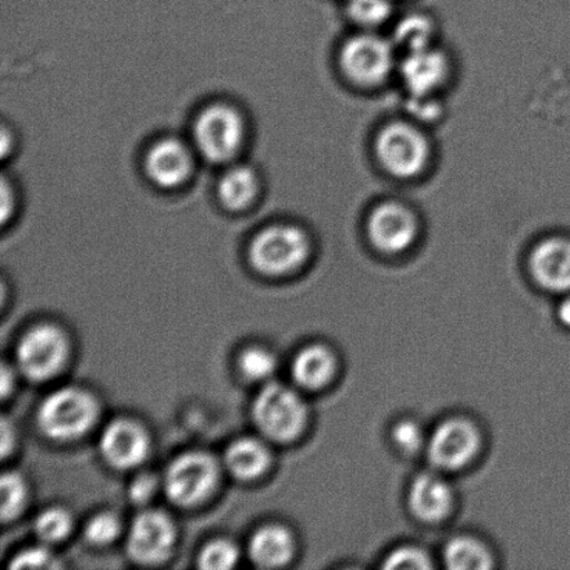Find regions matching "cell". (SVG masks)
Listing matches in <instances>:
<instances>
[{
  "label": "cell",
  "instance_id": "29",
  "mask_svg": "<svg viewBox=\"0 0 570 570\" xmlns=\"http://www.w3.org/2000/svg\"><path fill=\"white\" fill-rule=\"evenodd\" d=\"M239 552L232 541L216 540L199 554V568L209 570L232 569L238 562Z\"/></svg>",
  "mask_w": 570,
  "mask_h": 570
},
{
  "label": "cell",
  "instance_id": "18",
  "mask_svg": "<svg viewBox=\"0 0 570 570\" xmlns=\"http://www.w3.org/2000/svg\"><path fill=\"white\" fill-rule=\"evenodd\" d=\"M261 193L258 173L248 165L234 164L227 167L217 184V195L228 210L242 212L253 205Z\"/></svg>",
  "mask_w": 570,
  "mask_h": 570
},
{
  "label": "cell",
  "instance_id": "14",
  "mask_svg": "<svg viewBox=\"0 0 570 570\" xmlns=\"http://www.w3.org/2000/svg\"><path fill=\"white\" fill-rule=\"evenodd\" d=\"M530 273L550 293H570V242L550 237L535 245L529 259Z\"/></svg>",
  "mask_w": 570,
  "mask_h": 570
},
{
  "label": "cell",
  "instance_id": "36",
  "mask_svg": "<svg viewBox=\"0 0 570 570\" xmlns=\"http://www.w3.org/2000/svg\"><path fill=\"white\" fill-rule=\"evenodd\" d=\"M13 148V136L6 130V127L3 128L2 132V155L3 158H6V155H8V149Z\"/></svg>",
  "mask_w": 570,
  "mask_h": 570
},
{
  "label": "cell",
  "instance_id": "24",
  "mask_svg": "<svg viewBox=\"0 0 570 570\" xmlns=\"http://www.w3.org/2000/svg\"><path fill=\"white\" fill-rule=\"evenodd\" d=\"M352 20L366 28L384 24L393 14V0H350Z\"/></svg>",
  "mask_w": 570,
  "mask_h": 570
},
{
  "label": "cell",
  "instance_id": "1",
  "mask_svg": "<svg viewBox=\"0 0 570 570\" xmlns=\"http://www.w3.org/2000/svg\"><path fill=\"white\" fill-rule=\"evenodd\" d=\"M193 141L197 154L210 164H232L247 141V121L232 104H210L195 117Z\"/></svg>",
  "mask_w": 570,
  "mask_h": 570
},
{
  "label": "cell",
  "instance_id": "9",
  "mask_svg": "<svg viewBox=\"0 0 570 570\" xmlns=\"http://www.w3.org/2000/svg\"><path fill=\"white\" fill-rule=\"evenodd\" d=\"M214 458L205 452H187L176 458L166 471L167 497L180 507H191L204 501L217 482Z\"/></svg>",
  "mask_w": 570,
  "mask_h": 570
},
{
  "label": "cell",
  "instance_id": "22",
  "mask_svg": "<svg viewBox=\"0 0 570 570\" xmlns=\"http://www.w3.org/2000/svg\"><path fill=\"white\" fill-rule=\"evenodd\" d=\"M434 24L428 16H405L395 27L393 43L405 53L433 47Z\"/></svg>",
  "mask_w": 570,
  "mask_h": 570
},
{
  "label": "cell",
  "instance_id": "21",
  "mask_svg": "<svg viewBox=\"0 0 570 570\" xmlns=\"http://www.w3.org/2000/svg\"><path fill=\"white\" fill-rule=\"evenodd\" d=\"M445 567L452 570H488L493 567L489 547L472 535H456L444 547Z\"/></svg>",
  "mask_w": 570,
  "mask_h": 570
},
{
  "label": "cell",
  "instance_id": "20",
  "mask_svg": "<svg viewBox=\"0 0 570 570\" xmlns=\"http://www.w3.org/2000/svg\"><path fill=\"white\" fill-rule=\"evenodd\" d=\"M228 472L242 480L259 478L269 466L266 446L255 439H239L228 446L225 456Z\"/></svg>",
  "mask_w": 570,
  "mask_h": 570
},
{
  "label": "cell",
  "instance_id": "12",
  "mask_svg": "<svg viewBox=\"0 0 570 570\" xmlns=\"http://www.w3.org/2000/svg\"><path fill=\"white\" fill-rule=\"evenodd\" d=\"M371 243L380 253L399 255L415 243L417 222L410 208L399 203H384L373 209L367 220Z\"/></svg>",
  "mask_w": 570,
  "mask_h": 570
},
{
  "label": "cell",
  "instance_id": "13",
  "mask_svg": "<svg viewBox=\"0 0 570 570\" xmlns=\"http://www.w3.org/2000/svg\"><path fill=\"white\" fill-rule=\"evenodd\" d=\"M105 461L116 469H132L142 463L149 451V439L138 423L117 419L108 424L100 438Z\"/></svg>",
  "mask_w": 570,
  "mask_h": 570
},
{
  "label": "cell",
  "instance_id": "32",
  "mask_svg": "<svg viewBox=\"0 0 570 570\" xmlns=\"http://www.w3.org/2000/svg\"><path fill=\"white\" fill-rule=\"evenodd\" d=\"M156 488H158V482L153 474L141 473L132 479L130 488H128V495L134 504H147L155 495Z\"/></svg>",
  "mask_w": 570,
  "mask_h": 570
},
{
  "label": "cell",
  "instance_id": "15",
  "mask_svg": "<svg viewBox=\"0 0 570 570\" xmlns=\"http://www.w3.org/2000/svg\"><path fill=\"white\" fill-rule=\"evenodd\" d=\"M454 502V490L439 471L419 474L407 493L413 517L424 523L443 522L449 518Z\"/></svg>",
  "mask_w": 570,
  "mask_h": 570
},
{
  "label": "cell",
  "instance_id": "17",
  "mask_svg": "<svg viewBox=\"0 0 570 570\" xmlns=\"http://www.w3.org/2000/svg\"><path fill=\"white\" fill-rule=\"evenodd\" d=\"M337 373V357L328 346H305L294 357L291 374L301 389L317 391L326 387Z\"/></svg>",
  "mask_w": 570,
  "mask_h": 570
},
{
  "label": "cell",
  "instance_id": "16",
  "mask_svg": "<svg viewBox=\"0 0 570 570\" xmlns=\"http://www.w3.org/2000/svg\"><path fill=\"white\" fill-rule=\"evenodd\" d=\"M449 59L434 47L405 53L401 61V78L411 97H433L449 77Z\"/></svg>",
  "mask_w": 570,
  "mask_h": 570
},
{
  "label": "cell",
  "instance_id": "8",
  "mask_svg": "<svg viewBox=\"0 0 570 570\" xmlns=\"http://www.w3.org/2000/svg\"><path fill=\"white\" fill-rule=\"evenodd\" d=\"M69 344L60 328L39 324L28 330L17 345L16 360L22 374L32 382H45L65 366Z\"/></svg>",
  "mask_w": 570,
  "mask_h": 570
},
{
  "label": "cell",
  "instance_id": "23",
  "mask_svg": "<svg viewBox=\"0 0 570 570\" xmlns=\"http://www.w3.org/2000/svg\"><path fill=\"white\" fill-rule=\"evenodd\" d=\"M238 365L245 379L250 382H265L276 371V357L272 352L261 348V346H254V348L243 352Z\"/></svg>",
  "mask_w": 570,
  "mask_h": 570
},
{
  "label": "cell",
  "instance_id": "28",
  "mask_svg": "<svg viewBox=\"0 0 570 570\" xmlns=\"http://www.w3.org/2000/svg\"><path fill=\"white\" fill-rule=\"evenodd\" d=\"M27 500L26 482L17 473H4L2 478V518L11 521L19 517Z\"/></svg>",
  "mask_w": 570,
  "mask_h": 570
},
{
  "label": "cell",
  "instance_id": "30",
  "mask_svg": "<svg viewBox=\"0 0 570 570\" xmlns=\"http://www.w3.org/2000/svg\"><path fill=\"white\" fill-rule=\"evenodd\" d=\"M120 533L119 519L111 512L95 515L86 527V538L95 546H106L115 541Z\"/></svg>",
  "mask_w": 570,
  "mask_h": 570
},
{
  "label": "cell",
  "instance_id": "25",
  "mask_svg": "<svg viewBox=\"0 0 570 570\" xmlns=\"http://www.w3.org/2000/svg\"><path fill=\"white\" fill-rule=\"evenodd\" d=\"M72 527L69 512L61 508H49L36 521V533L45 543H58L66 539Z\"/></svg>",
  "mask_w": 570,
  "mask_h": 570
},
{
  "label": "cell",
  "instance_id": "2",
  "mask_svg": "<svg viewBox=\"0 0 570 570\" xmlns=\"http://www.w3.org/2000/svg\"><path fill=\"white\" fill-rule=\"evenodd\" d=\"M250 264L267 276L298 271L311 255V239L294 223H275L262 228L249 245Z\"/></svg>",
  "mask_w": 570,
  "mask_h": 570
},
{
  "label": "cell",
  "instance_id": "35",
  "mask_svg": "<svg viewBox=\"0 0 570 570\" xmlns=\"http://www.w3.org/2000/svg\"><path fill=\"white\" fill-rule=\"evenodd\" d=\"M557 316L558 321H560L563 326L570 328V295L558 306Z\"/></svg>",
  "mask_w": 570,
  "mask_h": 570
},
{
  "label": "cell",
  "instance_id": "27",
  "mask_svg": "<svg viewBox=\"0 0 570 570\" xmlns=\"http://www.w3.org/2000/svg\"><path fill=\"white\" fill-rule=\"evenodd\" d=\"M393 441L400 451L404 454H417L426 450L429 434L424 433L423 428L413 419H402L393 428Z\"/></svg>",
  "mask_w": 570,
  "mask_h": 570
},
{
  "label": "cell",
  "instance_id": "34",
  "mask_svg": "<svg viewBox=\"0 0 570 570\" xmlns=\"http://www.w3.org/2000/svg\"><path fill=\"white\" fill-rule=\"evenodd\" d=\"M2 222L3 225L8 223L11 216L14 215L16 212V189L13 188V184H10L6 178H3L2 186Z\"/></svg>",
  "mask_w": 570,
  "mask_h": 570
},
{
  "label": "cell",
  "instance_id": "33",
  "mask_svg": "<svg viewBox=\"0 0 570 570\" xmlns=\"http://www.w3.org/2000/svg\"><path fill=\"white\" fill-rule=\"evenodd\" d=\"M433 97H412L411 110L419 119H434L439 115V106L432 100Z\"/></svg>",
  "mask_w": 570,
  "mask_h": 570
},
{
  "label": "cell",
  "instance_id": "7",
  "mask_svg": "<svg viewBox=\"0 0 570 570\" xmlns=\"http://www.w3.org/2000/svg\"><path fill=\"white\" fill-rule=\"evenodd\" d=\"M395 45L373 32L352 37L341 49L340 63L350 80L360 86H379L395 67Z\"/></svg>",
  "mask_w": 570,
  "mask_h": 570
},
{
  "label": "cell",
  "instance_id": "19",
  "mask_svg": "<svg viewBox=\"0 0 570 570\" xmlns=\"http://www.w3.org/2000/svg\"><path fill=\"white\" fill-rule=\"evenodd\" d=\"M294 538L287 529L269 524L249 541L250 560L259 568H281L294 556Z\"/></svg>",
  "mask_w": 570,
  "mask_h": 570
},
{
  "label": "cell",
  "instance_id": "26",
  "mask_svg": "<svg viewBox=\"0 0 570 570\" xmlns=\"http://www.w3.org/2000/svg\"><path fill=\"white\" fill-rule=\"evenodd\" d=\"M383 568L389 570H428L433 568L432 557L417 546H401L390 551L383 561Z\"/></svg>",
  "mask_w": 570,
  "mask_h": 570
},
{
  "label": "cell",
  "instance_id": "31",
  "mask_svg": "<svg viewBox=\"0 0 570 570\" xmlns=\"http://www.w3.org/2000/svg\"><path fill=\"white\" fill-rule=\"evenodd\" d=\"M13 569H52L56 568V560L52 554L43 547L21 551L13 562L10 563Z\"/></svg>",
  "mask_w": 570,
  "mask_h": 570
},
{
  "label": "cell",
  "instance_id": "6",
  "mask_svg": "<svg viewBox=\"0 0 570 570\" xmlns=\"http://www.w3.org/2000/svg\"><path fill=\"white\" fill-rule=\"evenodd\" d=\"M380 164L391 176L412 178L421 175L430 156L428 138L410 122L394 121L380 131L376 141Z\"/></svg>",
  "mask_w": 570,
  "mask_h": 570
},
{
  "label": "cell",
  "instance_id": "5",
  "mask_svg": "<svg viewBox=\"0 0 570 570\" xmlns=\"http://www.w3.org/2000/svg\"><path fill=\"white\" fill-rule=\"evenodd\" d=\"M482 449V435L476 424L465 417H450L429 434L428 460L435 471L458 472L474 461Z\"/></svg>",
  "mask_w": 570,
  "mask_h": 570
},
{
  "label": "cell",
  "instance_id": "3",
  "mask_svg": "<svg viewBox=\"0 0 570 570\" xmlns=\"http://www.w3.org/2000/svg\"><path fill=\"white\" fill-rule=\"evenodd\" d=\"M98 404L87 391L66 387L53 391L39 406V429L49 439L66 441L81 438L92 428Z\"/></svg>",
  "mask_w": 570,
  "mask_h": 570
},
{
  "label": "cell",
  "instance_id": "11",
  "mask_svg": "<svg viewBox=\"0 0 570 570\" xmlns=\"http://www.w3.org/2000/svg\"><path fill=\"white\" fill-rule=\"evenodd\" d=\"M176 543V529L164 512L145 511L134 519L127 534V552L132 561L150 566L165 561Z\"/></svg>",
  "mask_w": 570,
  "mask_h": 570
},
{
  "label": "cell",
  "instance_id": "10",
  "mask_svg": "<svg viewBox=\"0 0 570 570\" xmlns=\"http://www.w3.org/2000/svg\"><path fill=\"white\" fill-rule=\"evenodd\" d=\"M195 148L176 137L158 139L147 150L145 171L159 188L177 189L186 186L197 167Z\"/></svg>",
  "mask_w": 570,
  "mask_h": 570
},
{
  "label": "cell",
  "instance_id": "4",
  "mask_svg": "<svg viewBox=\"0 0 570 570\" xmlns=\"http://www.w3.org/2000/svg\"><path fill=\"white\" fill-rule=\"evenodd\" d=\"M254 421L267 439L287 443L305 429L307 407L296 391L283 384H267L256 396Z\"/></svg>",
  "mask_w": 570,
  "mask_h": 570
}]
</instances>
